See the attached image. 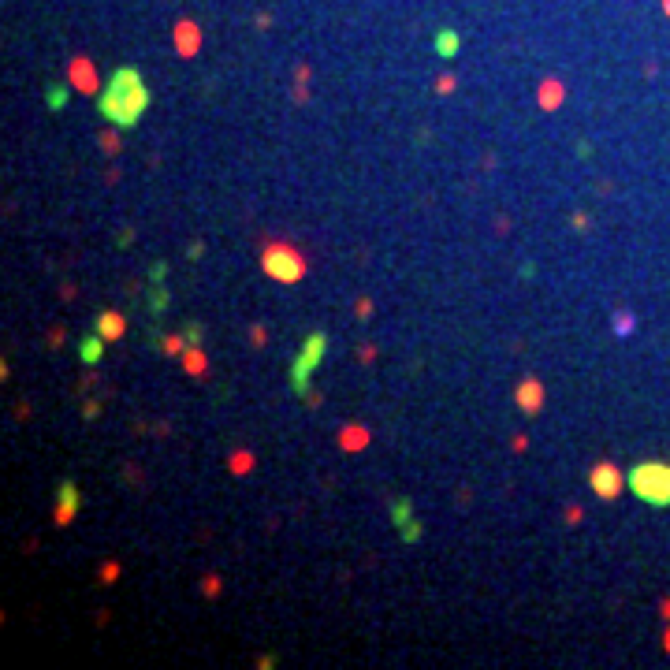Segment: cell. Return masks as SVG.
<instances>
[{"label":"cell","instance_id":"obj_1","mask_svg":"<svg viewBox=\"0 0 670 670\" xmlns=\"http://www.w3.org/2000/svg\"><path fill=\"white\" fill-rule=\"evenodd\" d=\"M146 109H149V90H146L142 71H138V67H116L112 78L104 82L101 97H97L101 120L120 127V131H131L146 116Z\"/></svg>","mask_w":670,"mask_h":670},{"label":"cell","instance_id":"obj_2","mask_svg":"<svg viewBox=\"0 0 670 670\" xmlns=\"http://www.w3.org/2000/svg\"><path fill=\"white\" fill-rule=\"evenodd\" d=\"M629 491L648 507H670V466L663 462H641L626 477Z\"/></svg>","mask_w":670,"mask_h":670},{"label":"cell","instance_id":"obj_3","mask_svg":"<svg viewBox=\"0 0 670 670\" xmlns=\"http://www.w3.org/2000/svg\"><path fill=\"white\" fill-rule=\"evenodd\" d=\"M324 354H328V332L305 335L298 358L291 361V391H295L298 398H305V391H309V380H313V372L321 369Z\"/></svg>","mask_w":670,"mask_h":670},{"label":"cell","instance_id":"obj_4","mask_svg":"<svg viewBox=\"0 0 670 670\" xmlns=\"http://www.w3.org/2000/svg\"><path fill=\"white\" fill-rule=\"evenodd\" d=\"M261 268L272 279H279V284H298V279L305 276V257L291 242H272L261 253Z\"/></svg>","mask_w":670,"mask_h":670},{"label":"cell","instance_id":"obj_5","mask_svg":"<svg viewBox=\"0 0 670 670\" xmlns=\"http://www.w3.org/2000/svg\"><path fill=\"white\" fill-rule=\"evenodd\" d=\"M78 503H82L78 484H75L71 477L60 480V488H56V514H53V522H56V525H71L75 514H78Z\"/></svg>","mask_w":670,"mask_h":670},{"label":"cell","instance_id":"obj_6","mask_svg":"<svg viewBox=\"0 0 670 670\" xmlns=\"http://www.w3.org/2000/svg\"><path fill=\"white\" fill-rule=\"evenodd\" d=\"M589 484H592V491L599 499H615L618 491H622V484H626V477L618 473L615 466H607V462H599L596 469H592V477H589Z\"/></svg>","mask_w":670,"mask_h":670},{"label":"cell","instance_id":"obj_7","mask_svg":"<svg viewBox=\"0 0 670 670\" xmlns=\"http://www.w3.org/2000/svg\"><path fill=\"white\" fill-rule=\"evenodd\" d=\"M432 49H436L440 60H454L458 49H462V38H458V30L443 27V30H436V38H432Z\"/></svg>","mask_w":670,"mask_h":670},{"label":"cell","instance_id":"obj_8","mask_svg":"<svg viewBox=\"0 0 670 670\" xmlns=\"http://www.w3.org/2000/svg\"><path fill=\"white\" fill-rule=\"evenodd\" d=\"M104 339L101 332H93V335H82L78 339V358H82V365H97V361L104 358Z\"/></svg>","mask_w":670,"mask_h":670},{"label":"cell","instance_id":"obj_9","mask_svg":"<svg viewBox=\"0 0 670 670\" xmlns=\"http://www.w3.org/2000/svg\"><path fill=\"white\" fill-rule=\"evenodd\" d=\"M518 406L525 410V414H536V410L544 406V391H540L536 380H525V384L518 387Z\"/></svg>","mask_w":670,"mask_h":670},{"label":"cell","instance_id":"obj_10","mask_svg":"<svg viewBox=\"0 0 670 670\" xmlns=\"http://www.w3.org/2000/svg\"><path fill=\"white\" fill-rule=\"evenodd\" d=\"M67 101H71V90H67L64 82H49V86H45V109L49 112H64Z\"/></svg>","mask_w":670,"mask_h":670},{"label":"cell","instance_id":"obj_11","mask_svg":"<svg viewBox=\"0 0 670 670\" xmlns=\"http://www.w3.org/2000/svg\"><path fill=\"white\" fill-rule=\"evenodd\" d=\"M123 328H127V324H123L120 313H101V316H97V332H101L104 339H120Z\"/></svg>","mask_w":670,"mask_h":670},{"label":"cell","instance_id":"obj_12","mask_svg":"<svg viewBox=\"0 0 670 670\" xmlns=\"http://www.w3.org/2000/svg\"><path fill=\"white\" fill-rule=\"evenodd\" d=\"M146 309H149V316L157 321V316L168 309V287L164 284H153V291H149V302H146Z\"/></svg>","mask_w":670,"mask_h":670},{"label":"cell","instance_id":"obj_13","mask_svg":"<svg viewBox=\"0 0 670 670\" xmlns=\"http://www.w3.org/2000/svg\"><path fill=\"white\" fill-rule=\"evenodd\" d=\"M406 522H414V503L403 496V499H395V503H391V525H395V533H398V529H403Z\"/></svg>","mask_w":670,"mask_h":670},{"label":"cell","instance_id":"obj_14","mask_svg":"<svg viewBox=\"0 0 670 670\" xmlns=\"http://www.w3.org/2000/svg\"><path fill=\"white\" fill-rule=\"evenodd\" d=\"M421 533H425V529H421V522L414 518V522H406L403 529H398V536H403V544H417L421 540Z\"/></svg>","mask_w":670,"mask_h":670},{"label":"cell","instance_id":"obj_15","mask_svg":"<svg viewBox=\"0 0 670 670\" xmlns=\"http://www.w3.org/2000/svg\"><path fill=\"white\" fill-rule=\"evenodd\" d=\"M168 272H172L168 261H153V265H149V284H164V279H168Z\"/></svg>","mask_w":670,"mask_h":670},{"label":"cell","instance_id":"obj_16","mask_svg":"<svg viewBox=\"0 0 670 670\" xmlns=\"http://www.w3.org/2000/svg\"><path fill=\"white\" fill-rule=\"evenodd\" d=\"M202 335H205V328H202V324H186V328H183V339H186L190 347L202 343Z\"/></svg>","mask_w":670,"mask_h":670},{"label":"cell","instance_id":"obj_17","mask_svg":"<svg viewBox=\"0 0 670 670\" xmlns=\"http://www.w3.org/2000/svg\"><path fill=\"white\" fill-rule=\"evenodd\" d=\"M186 369H190V372H202V369H205V361H202V350H197V347H190V350H186Z\"/></svg>","mask_w":670,"mask_h":670},{"label":"cell","instance_id":"obj_18","mask_svg":"<svg viewBox=\"0 0 670 670\" xmlns=\"http://www.w3.org/2000/svg\"><path fill=\"white\" fill-rule=\"evenodd\" d=\"M183 343H186V339H164V347H168V350H172V354H175V350H179Z\"/></svg>","mask_w":670,"mask_h":670},{"label":"cell","instance_id":"obj_19","mask_svg":"<svg viewBox=\"0 0 670 670\" xmlns=\"http://www.w3.org/2000/svg\"><path fill=\"white\" fill-rule=\"evenodd\" d=\"M618 335H629V316H618Z\"/></svg>","mask_w":670,"mask_h":670}]
</instances>
